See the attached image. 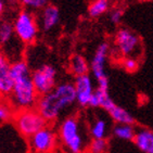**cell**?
<instances>
[{
  "instance_id": "obj_1",
  "label": "cell",
  "mask_w": 153,
  "mask_h": 153,
  "mask_svg": "<svg viewBox=\"0 0 153 153\" xmlns=\"http://www.w3.org/2000/svg\"><path fill=\"white\" fill-rule=\"evenodd\" d=\"M11 77L13 89L10 96V104L14 111L36 108L39 94L33 82L30 65L25 60H16L11 63Z\"/></svg>"
},
{
  "instance_id": "obj_2",
  "label": "cell",
  "mask_w": 153,
  "mask_h": 153,
  "mask_svg": "<svg viewBox=\"0 0 153 153\" xmlns=\"http://www.w3.org/2000/svg\"><path fill=\"white\" fill-rule=\"evenodd\" d=\"M76 103L75 87L71 82H60L49 94L40 96L36 109L47 123H54Z\"/></svg>"
},
{
  "instance_id": "obj_3",
  "label": "cell",
  "mask_w": 153,
  "mask_h": 153,
  "mask_svg": "<svg viewBox=\"0 0 153 153\" xmlns=\"http://www.w3.org/2000/svg\"><path fill=\"white\" fill-rule=\"evenodd\" d=\"M58 136L68 153H84L89 142L85 134L84 124L77 115H70L61 121Z\"/></svg>"
},
{
  "instance_id": "obj_4",
  "label": "cell",
  "mask_w": 153,
  "mask_h": 153,
  "mask_svg": "<svg viewBox=\"0 0 153 153\" xmlns=\"http://www.w3.org/2000/svg\"><path fill=\"white\" fill-rule=\"evenodd\" d=\"M13 123L19 133L23 137L28 139L48 125L47 121L41 116L36 108L15 111L13 116Z\"/></svg>"
},
{
  "instance_id": "obj_5",
  "label": "cell",
  "mask_w": 153,
  "mask_h": 153,
  "mask_svg": "<svg viewBox=\"0 0 153 153\" xmlns=\"http://www.w3.org/2000/svg\"><path fill=\"white\" fill-rule=\"evenodd\" d=\"M14 34L25 45L34 44L37 39L39 26L37 19L32 11L26 9L21 10L13 22Z\"/></svg>"
},
{
  "instance_id": "obj_6",
  "label": "cell",
  "mask_w": 153,
  "mask_h": 153,
  "mask_svg": "<svg viewBox=\"0 0 153 153\" xmlns=\"http://www.w3.org/2000/svg\"><path fill=\"white\" fill-rule=\"evenodd\" d=\"M115 47L123 58L138 59L142 52L140 37L127 27H122L117 30L115 35Z\"/></svg>"
},
{
  "instance_id": "obj_7",
  "label": "cell",
  "mask_w": 153,
  "mask_h": 153,
  "mask_svg": "<svg viewBox=\"0 0 153 153\" xmlns=\"http://www.w3.org/2000/svg\"><path fill=\"white\" fill-rule=\"evenodd\" d=\"M110 46L106 42H102L97 47L92 59L90 61V71L97 80V88L102 90H109V78L105 72L106 60L109 56Z\"/></svg>"
},
{
  "instance_id": "obj_8",
  "label": "cell",
  "mask_w": 153,
  "mask_h": 153,
  "mask_svg": "<svg viewBox=\"0 0 153 153\" xmlns=\"http://www.w3.org/2000/svg\"><path fill=\"white\" fill-rule=\"evenodd\" d=\"M58 139L56 129L47 125L28 139L30 153H53L58 147Z\"/></svg>"
},
{
  "instance_id": "obj_9",
  "label": "cell",
  "mask_w": 153,
  "mask_h": 153,
  "mask_svg": "<svg viewBox=\"0 0 153 153\" xmlns=\"http://www.w3.org/2000/svg\"><path fill=\"white\" fill-rule=\"evenodd\" d=\"M56 76L58 72L51 64H42L32 72V79L39 97L49 94L58 85Z\"/></svg>"
},
{
  "instance_id": "obj_10",
  "label": "cell",
  "mask_w": 153,
  "mask_h": 153,
  "mask_svg": "<svg viewBox=\"0 0 153 153\" xmlns=\"http://www.w3.org/2000/svg\"><path fill=\"white\" fill-rule=\"evenodd\" d=\"M73 84L75 87V94H76V103L82 108L89 106V102L94 92L91 76L87 74V75L75 77Z\"/></svg>"
},
{
  "instance_id": "obj_11",
  "label": "cell",
  "mask_w": 153,
  "mask_h": 153,
  "mask_svg": "<svg viewBox=\"0 0 153 153\" xmlns=\"http://www.w3.org/2000/svg\"><path fill=\"white\" fill-rule=\"evenodd\" d=\"M13 89V80L11 77V63L0 51V96L10 97Z\"/></svg>"
},
{
  "instance_id": "obj_12",
  "label": "cell",
  "mask_w": 153,
  "mask_h": 153,
  "mask_svg": "<svg viewBox=\"0 0 153 153\" xmlns=\"http://www.w3.org/2000/svg\"><path fill=\"white\" fill-rule=\"evenodd\" d=\"M60 22V10L54 4H48L40 12V26L45 32H50Z\"/></svg>"
},
{
  "instance_id": "obj_13",
  "label": "cell",
  "mask_w": 153,
  "mask_h": 153,
  "mask_svg": "<svg viewBox=\"0 0 153 153\" xmlns=\"http://www.w3.org/2000/svg\"><path fill=\"white\" fill-rule=\"evenodd\" d=\"M134 143L143 153H153V130L149 128H140L136 130Z\"/></svg>"
},
{
  "instance_id": "obj_14",
  "label": "cell",
  "mask_w": 153,
  "mask_h": 153,
  "mask_svg": "<svg viewBox=\"0 0 153 153\" xmlns=\"http://www.w3.org/2000/svg\"><path fill=\"white\" fill-rule=\"evenodd\" d=\"M115 105H116V103L113 101L112 98L110 97L108 90H102V89L99 88L94 89L91 100L89 102V106L90 108H101V109H103L108 113Z\"/></svg>"
},
{
  "instance_id": "obj_15",
  "label": "cell",
  "mask_w": 153,
  "mask_h": 153,
  "mask_svg": "<svg viewBox=\"0 0 153 153\" xmlns=\"http://www.w3.org/2000/svg\"><path fill=\"white\" fill-rule=\"evenodd\" d=\"M68 68L71 73L73 74L75 77L82 76V75H87L90 71V64L88 61L86 60L85 56H82V54H73L70 59V64H68Z\"/></svg>"
},
{
  "instance_id": "obj_16",
  "label": "cell",
  "mask_w": 153,
  "mask_h": 153,
  "mask_svg": "<svg viewBox=\"0 0 153 153\" xmlns=\"http://www.w3.org/2000/svg\"><path fill=\"white\" fill-rule=\"evenodd\" d=\"M109 134V123L105 118L97 117L89 126V136L91 139H106Z\"/></svg>"
},
{
  "instance_id": "obj_17",
  "label": "cell",
  "mask_w": 153,
  "mask_h": 153,
  "mask_svg": "<svg viewBox=\"0 0 153 153\" xmlns=\"http://www.w3.org/2000/svg\"><path fill=\"white\" fill-rule=\"evenodd\" d=\"M108 114L115 124H128V125L135 124V118L133 115L117 104L110 112H108Z\"/></svg>"
},
{
  "instance_id": "obj_18",
  "label": "cell",
  "mask_w": 153,
  "mask_h": 153,
  "mask_svg": "<svg viewBox=\"0 0 153 153\" xmlns=\"http://www.w3.org/2000/svg\"><path fill=\"white\" fill-rule=\"evenodd\" d=\"M112 135L124 141H133L136 135V128L134 125L128 124H115L112 128Z\"/></svg>"
},
{
  "instance_id": "obj_19",
  "label": "cell",
  "mask_w": 153,
  "mask_h": 153,
  "mask_svg": "<svg viewBox=\"0 0 153 153\" xmlns=\"http://www.w3.org/2000/svg\"><path fill=\"white\" fill-rule=\"evenodd\" d=\"M14 36L13 23L7 20L0 21V45L9 44Z\"/></svg>"
},
{
  "instance_id": "obj_20",
  "label": "cell",
  "mask_w": 153,
  "mask_h": 153,
  "mask_svg": "<svg viewBox=\"0 0 153 153\" xmlns=\"http://www.w3.org/2000/svg\"><path fill=\"white\" fill-rule=\"evenodd\" d=\"M109 0H94L88 7V13L94 19L99 18L109 10Z\"/></svg>"
},
{
  "instance_id": "obj_21",
  "label": "cell",
  "mask_w": 153,
  "mask_h": 153,
  "mask_svg": "<svg viewBox=\"0 0 153 153\" xmlns=\"http://www.w3.org/2000/svg\"><path fill=\"white\" fill-rule=\"evenodd\" d=\"M109 150L108 139H91L87 147V153H105Z\"/></svg>"
},
{
  "instance_id": "obj_22",
  "label": "cell",
  "mask_w": 153,
  "mask_h": 153,
  "mask_svg": "<svg viewBox=\"0 0 153 153\" xmlns=\"http://www.w3.org/2000/svg\"><path fill=\"white\" fill-rule=\"evenodd\" d=\"M14 113V109L10 103L0 102V124H6L12 121Z\"/></svg>"
},
{
  "instance_id": "obj_23",
  "label": "cell",
  "mask_w": 153,
  "mask_h": 153,
  "mask_svg": "<svg viewBox=\"0 0 153 153\" xmlns=\"http://www.w3.org/2000/svg\"><path fill=\"white\" fill-rule=\"evenodd\" d=\"M20 3L26 10H42L46 6L49 4V0H19Z\"/></svg>"
},
{
  "instance_id": "obj_24",
  "label": "cell",
  "mask_w": 153,
  "mask_h": 153,
  "mask_svg": "<svg viewBox=\"0 0 153 153\" xmlns=\"http://www.w3.org/2000/svg\"><path fill=\"white\" fill-rule=\"evenodd\" d=\"M122 66L128 73H134L138 70L139 61L136 58H123L122 60Z\"/></svg>"
},
{
  "instance_id": "obj_25",
  "label": "cell",
  "mask_w": 153,
  "mask_h": 153,
  "mask_svg": "<svg viewBox=\"0 0 153 153\" xmlns=\"http://www.w3.org/2000/svg\"><path fill=\"white\" fill-rule=\"evenodd\" d=\"M122 18H123V11L121 9H113L110 14V21L115 25L121 23Z\"/></svg>"
},
{
  "instance_id": "obj_26",
  "label": "cell",
  "mask_w": 153,
  "mask_h": 153,
  "mask_svg": "<svg viewBox=\"0 0 153 153\" xmlns=\"http://www.w3.org/2000/svg\"><path fill=\"white\" fill-rule=\"evenodd\" d=\"M4 11V0H0V16L2 15Z\"/></svg>"
}]
</instances>
